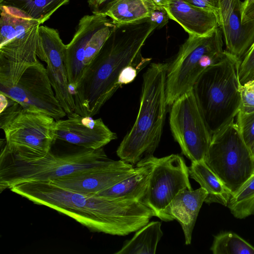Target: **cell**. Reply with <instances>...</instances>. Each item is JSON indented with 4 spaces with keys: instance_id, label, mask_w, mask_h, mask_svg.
I'll use <instances>...</instances> for the list:
<instances>
[{
    "instance_id": "cell-1",
    "label": "cell",
    "mask_w": 254,
    "mask_h": 254,
    "mask_svg": "<svg viewBox=\"0 0 254 254\" xmlns=\"http://www.w3.org/2000/svg\"><path fill=\"white\" fill-rule=\"evenodd\" d=\"M9 190L35 204L68 216L96 232L127 235L154 216L152 210L140 201L81 193L51 181L23 183Z\"/></svg>"
},
{
    "instance_id": "cell-2",
    "label": "cell",
    "mask_w": 254,
    "mask_h": 254,
    "mask_svg": "<svg viewBox=\"0 0 254 254\" xmlns=\"http://www.w3.org/2000/svg\"><path fill=\"white\" fill-rule=\"evenodd\" d=\"M157 25L148 17L115 24L110 35L88 66L73 93L74 112L82 116L97 115L121 86L122 70L128 65L143 68L151 61L141 49Z\"/></svg>"
},
{
    "instance_id": "cell-3",
    "label": "cell",
    "mask_w": 254,
    "mask_h": 254,
    "mask_svg": "<svg viewBox=\"0 0 254 254\" xmlns=\"http://www.w3.org/2000/svg\"><path fill=\"white\" fill-rule=\"evenodd\" d=\"M111 159L103 148H83L62 155L12 148L5 144L0 155V192L26 182L52 181L103 164Z\"/></svg>"
},
{
    "instance_id": "cell-4",
    "label": "cell",
    "mask_w": 254,
    "mask_h": 254,
    "mask_svg": "<svg viewBox=\"0 0 254 254\" xmlns=\"http://www.w3.org/2000/svg\"><path fill=\"white\" fill-rule=\"evenodd\" d=\"M168 66L166 63H152L143 74L136 120L116 151L121 160L133 165L153 156L161 140L167 113Z\"/></svg>"
},
{
    "instance_id": "cell-5",
    "label": "cell",
    "mask_w": 254,
    "mask_h": 254,
    "mask_svg": "<svg viewBox=\"0 0 254 254\" xmlns=\"http://www.w3.org/2000/svg\"><path fill=\"white\" fill-rule=\"evenodd\" d=\"M239 62L227 51L223 59L200 75L193 86V90L211 136L234 121L240 110Z\"/></svg>"
},
{
    "instance_id": "cell-6",
    "label": "cell",
    "mask_w": 254,
    "mask_h": 254,
    "mask_svg": "<svg viewBox=\"0 0 254 254\" xmlns=\"http://www.w3.org/2000/svg\"><path fill=\"white\" fill-rule=\"evenodd\" d=\"M176 57L168 64L166 81L167 106L193 89L200 75L225 56L224 40L218 27L210 35L200 37L189 35Z\"/></svg>"
},
{
    "instance_id": "cell-7",
    "label": "cell",
    "mask_w": 254,
    "mask_h": 254,
    "mask_svg": "<svg viewBox=\"0 0 254 254\" xmlns=\"http://www.w3.org/2000/svg\"><path fill=\"white\" fill-rule=\"evenodd\" d=\"M204 161L232 195L254 175V157L234 120L212 135Z\"/></svg>"
},
{
    "instance_id": "cell-8",
    "label": "cell",
    "mask_w": 254,
    "mask_h": 254,
    "mask_svg": "<svg viewBox=\"0 0 254 254\" xmlns=\"http://www.w3.org/2000/svg\"><path fill=\"white\" fill-rule=\"evenodd\" d=\"M0 96V127L5 134V144L39 153L51 151L56 141V120L46 114L24 109L2 94Z\"/></svg>"
},
{
    "instance_id": "cell-9",
    "label": "cell",
    "mask_w": 254,
    "mask_h": 254,
    "mask_svg": "<svg viewBox=\"0 0 254 254\" xmlns=\"http://www.w3.org/2000/svg\"><path fill=\"white\" fill-rule=\"evenodd\" d=\"M171 107L170 129L182 153L191 162L204 161L212 136L193 89Z\"/></svg>"
},
{
    "instance_id": "cell-10",
    "label": "cell",
    "mask_w": 254,
    "mask_h": 254,
    "mask_svg": "<svg viewBox=\"0 0 254 254\" xmlns=\"http://www.w3.org/2000/svg\"><path fill=\"white\" fill-rule=\"evenodd\" d=\"M108 17L105 14L83 16L72 40L66 45L64 63L69 86L73 91L115 26Z\"/></svg>"
},
{
    "instance_id": "cell-11",
    "label": "cell",
    "mask_w": 254,
    "mask_h": 254,
    "mask_svg": "<svg viewBox=\"0 0 254 254\" xmlns=\"http://www.w3.org/2000/svg\"><path fill=\"white\" fill-rule=\"evenodd\" d=\"M189 177V167L180 155L154 157L143 203L152 210L154 216L165 222L170 221L166 209L180 190L186 188L192 190Z\"/></svg>"
},
{
    "instance_id": "cell-12",
    "label": "cell",
    "mask_w": 254,
    "mask_h": 254,
    "mask_svg": "<svg viewBox=\"0 0 254 254\" xmlns=\"http://www.w3.org/2000/svg\"><path fill=\"white\" fill-rule=\"evenodd\" d=\"M0 92L23 109L46 114L56 121L67 115L56 97L46 68L38 61L14 84L0 85Z\"/></svg>"
},
{
    "instance_id": "cell-13",
    "label": "cell",
    "mask_w": 254,
    "mask_h": 254,
    "mask_svg": "<svg viewBox=\"0 0 254 254\" xmlns=\"http://www.w3.org/2000/svg\"><path fill=\"white\" fill-rule=\"evenodd\" d=\"M65 48L57 30L40 25L37 56L47 64V73L56 97L68 114L74 112L75 102L64 63Z\"/></svg>"
},
{
    "instance_id": "cell-14",
    "label": "cell",
    "mask_w": 254,
    "mask_h": 254,
    "mask_svg": "<svg viewBox=\"0 0 254 254\" xmlns=\"http://www.w3.org/2000/svg\"><path fill=\"white\" fill-rule=\"evenodd\" d=\"M135 170V166L122 160L111 159L101 165L74 172L51 182L77 192L96 194L127 178Z\"/></svg>"
},
{
    "instance_id": "cell-15",
    "label": "cell",
    "mask_w": 254,
    "mask_h": 254,
    "mask_svg": "<svg viewBox=\"0 0 254 254\" xmlns=\"http://www.w3.org/2000/svg\"><path fill=\"white\" fill-rule=\"evenodd\" d=\"M67 116L66 119L56 121V140L96 150L117 138L116 133L104 124L101 118L93 119L74 112L67 114Z\"/></svg>"
},
{
    "instance_id": "cell-16",
    "label": "cell",
    "mask_w": 254,
    "mask_h": 254,
    "mask_svg": "<svg viewBox=\"0 0 254 254\" xmlns=\"http://www.w3.org/2000/svg\"><path fill=\"white\" fill-rule=\"evenodd\" d=\"M219 27L230 54L239 61L254 42V21L242 23L240 0H218Z\"/></svg>"
},
{
    "instance_id": "cell-17",
    "label": "cell",
    "mask_w": 254,
    "mask_h": 254,
    "mask_svg": "<svg viewBox=\"0 0 254 254\" xmlns=\"http://www.w3.org/2000/svg\"><path fill=\"white\" fill-rule=\"evenodd\" d=\"M163 9L169 19L177 22L189 35L207 36L219 27L217 15L194 7L184 0H169Z\"/></svg>"
},
{
    "instance_id": "cell-18",
    "label": "cell",
    "mask_w": 254,
    "mask_h": 254,
    "mask_svg": "<svg viewBox=\"0 0 254 254\" xmlns=\"http://www.w3.org/2000/svg\"><path fill=\"white\" fill-rule=\"evenodd\" d=\"M207 196L206 190L201 187L195 190L184 189L177 193L166 209L170 221L176 220L181 225L187 245L191 243L198 213Z\"/></svg>"
},
{
    "instance_id": "cell-19",
    "label": "cell",
    "mask_w": 254,
    "mask_h": 254,
    "mask_svg": "<svg viewBox=\"0 0 254 254\" xmlns=\"http://www.w3.org/2000/svg\"><path fill=\"white\" fill-rule=\"evenodd\" d=\"M154 156L135 165V171L118 183L96 194L111 199L133 200L143 203L154 165Z\"/></svg>"
},
{
    "instance_id": "cell-20",
    "label": "cell",
    "mask_w": 254,
    "mask_h": 254,
    "mask_svg": "<svg viewBox=\"0 0 254 254\" xmlns=\"http://www.w3.org/2000/svg\"><path fill=\"white\" fill-rule=\"evenodd\" d=\"M189 171L190 177L206 190L207 196L204 202L227 206L232 195L231 192L203 160L191 162Z\"/></svg>"
},
{
    "instance_id": "cell-21",
    "label": "cell",
    "mask_w": 254,
    "mask_h": 254,
    "mask_svg": "<svg viewBox=\"0 0 254 254\" xmlns=\"http://www.w3.org/2000/svg\"><path fill=\"white\" fill-rule=\"evenodd\" d=\"M163 234L160 222H149L136 231L130 240L125 241L115 254H154Z\"/></svg>"
},
{
    "instance_id": "cell-22",
    "label": "cell",
    "mask_w": 254,
    "mask_h": 254,
    "mask_svg": "<svg viewBox=\"0 0 254 254\" xmlns=\"http://www.w3.org/2000/svg\"><path fill=\"white\" fill-rule=\"evenodd\" d=\"M69 0H0L4 6L20 13L40 24L48 20L62 6Z\"/></svg>"
},
{
    "instance_id": "cell-23",
    "label": "cell",
    "mask_w": 254,
    "mask_h": 254,
    "mask_svg": "<svg viewBox=\"0 0 254 254\" xmlns=\"http://www.w3.org/2000/svg\"><path fill=\"white\" fill-rule=\"evenodd\" d=\"M152 11L143 0H116L104 14L114 24H124L149 17Z\"/></svg>"
},
{
    "instance_id": "cell-24",
    "label": "cell",
    "mask_w": 254,
    "mask_h": 254,
    "mask_svg": "<svg viewBox=\"0 0 254 254\" xmlns=\"http://www.w3.org/2000/svg\"><path fill=\"white\" fill-rule=\"evenodd\" d=\"M0 46L24 30L36 24H40L6 6H0Z\"/></svg>"
},
{
    "instance_id": "cell-25",
    "label": "cell",
    "mask_w": 254,
    "mask_h": 254,
    "mask_svg": "<svg viewBox=\"0 0 254 254\" xmlns=\"http://www.w3.org/2000/svg\"><path fill=\"white\" fill-rule=\"evenodd\" d=\"M227 206L233 216L243 219L254 213V175L231 195Z\"/></svg>"
},
{
    "instance_id": "cell-26",
    "label": "cell",
    "mask_w": 254,
    "mask_h": 254,
    "mask_svg": "<svg viewBox=\"0 0 254 254\" xmlns=\"http://www.w3.org/2000/svg\"><path fill=\"white\" fill-rule=\"evenodd\" d=\"M210 250L214 254H254V247L231 232L214 236Z\"/></svg>"
},
{
    "instance_id": "cell-27",
    "label": "cell",
    "mask_w": 254,
    "mask_h": 254,
    "mask_svg": "<svg viewBox=\"0 0 254 254\" xmlns=\"http://www.w3.org/2000/svg\"><path fill=\"white\" fill-rule=\"evenodd\" d=\"M236 123L244 142L251 149L254 142V112L245 113L240 110Z\"/></svg>"
},
{
    "instance_id": "cell-28",
    "label": "cell",
    "mask_w": 254,
    "mask_h": 254,
    "mask_svg": "<svg viewBox=\"0 0 254 254\" xmlns=\"http://www.w3.org/2000/svg\"><path fill=\"white\" fill-rule=\"evenodd\" d=\"M238 75L241 86L254 79V42L239 61Z\"/></svg>"
},
{
    "instance_id": "cell-29",
    "label": "cell",
    "mask_w": 254,
    "mask_h": 254,
    "mask_svg": "<svg viewBox=\"0 0 254 254\" xmlns=\"http://www.w3.org/2000/svg\"><path fill=\"white\" fill-rule=\"evenodd\" d=\"M241 111L245 113L254 112V79L241 86Z\"/></svg>"
},
{
    "instance_id": "cell-30",
    "label": "cell",
    "mask_w": 254,
    "mask_h": 254,
    "mask_svg": "<svg viewBox=\"0 0 254 254\" xmlns=\"http://www.w3.org/2000/svg\"><path fill=\"white\" fill-rule=\"evenodd\" d=\"M197 8L213 12L219 15L218 0H184Z\"/></svg>"
},
{
    "instance_id": "cell-31",
    "label": "cell",
    "mask_w": 254,
    "mask_h": 254,
    "mask_svg": "<svg viewBox=\"0 0 254 254\" xmlns=\"http://www.w3.org/2000/svg\"><path fill=\"white\" fill-rule=\"evenodd\" d=\"M142 68L134 65H128L124 68L120 73L118 83L122 86L132 82L136 77L138 73Z\"/></svg>"
},
{
    "instance_id": "cell-32",
    "label": "cell",
    "mask_w": 254,
    "mask_h": 254,
    "mask_svg": "<svg viewBox=\"0 0 254 254\" xmlns=\"http://www.w3.org/2000/svg\"><path fill=\"white\" fill-rule=\"evenodd\" d=\"M242 23L254 21V0H245L242 2Z\"/></svg>"
},
{
    "instance_id": "cell-33",
    "label": "cell",
    "mask_w": 254,
    "mask_h": 254,
    "mask_svg": "<svg viewBox=\"0 0 254 254\" xmlns=\"http://www.w3.org/2000/svg\"><path fill=\"white\" fill-rule=\"evenodd\" d=\"M151 20L157 25V28H161L169 21V16L164 9H155L153 10L149 16Z\"/></svg>"
},
{
    "instance_id": "cell-34",
    "label": "cell",
    "mask_w": 254,
    "mask_h": 254,
    "mask_svg": "<svg viewBox=\"0 0 254 254\" xmlns=\"http://www.w3.org/2000/svg\"><path fill=\"white\" fill-rule=\"evenodd\" d=\"M149 6V7L153 10L158 9L153 3L151 0H143Z\"/></svg>"
},
{
    "instance_id": "cell-35",
    "label": "cell",
    "mask_w": 254,
    "mask_h": 254,
    "mask_svg": "<svg viewBox=\"0 0 254 254\" xmlns=\"http://www.w3.org/2000/svg\"><path fill=\"white\" fill-rule=\"evenodd\" d=\"M251 152H252V153L254 157V143L253 144L251 148Z\"/></svg>"
}]
</instances>
